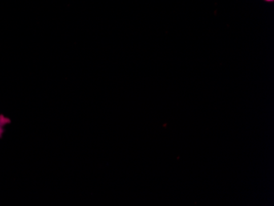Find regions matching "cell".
<instances>
[{"label": "cell", "instance_id": "1", "mask_svg": "<svg viewBox=\"0 0 274 206\" xmlns=\"http://www.w3.org/2000/svg\"><path fill=\"white\" fill-rule=\"evenodd\" d=\"M11 123V120L9 118L0 114V139L2 138L3 134L5 132V127L6 125Z\"/></svg>", "mask_w": 274, "mask_h": 206}, {"label": "cell", "instance_id": "2", "mask_svg": "<svg viewBox=\"0 0 274 206\" xmlns=\"http://www.w3.org/2000/svg\"><path fill=\"white\" fill-rule=\"evenodd\" d=\"M266 2H273V0H264Z\"/></svg>", "mask_w": 274, "mask_h": 206}]
</instances>
